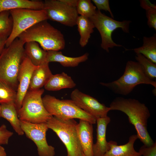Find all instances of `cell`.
Wrapping results in <instances>:
<instances>
[{
    "mask_svg": "<svg viewBox=\"0 0 156 156\" xmlns=\"http://www.w3.org/2000/svg\"><path fill=\"white\" fill-rule=\"evenodd\" d=\"M109 107L110 110L119 111L127 115L129 122L136 129L138 139L144 145L150 146L154 143L147 130L150 113L144 104L134 99L117 97L111 102Z\"/></svg>",
    "mask_w": 156,
    "mask_h": 156,
    "instance_id": "1",
    "label": "cell"
},
{
    "mask_svg": "<svg viewBox=\"0 0 156 156\" xmlns=\"http://www.w3.org/2000/svg\"><path fill=\"white\" fill-rule=\"evenodd\" d=\"M18 38L25 44L30 41L36 42L46 51H59L65 47L63 34L47 20L35 24L21 33Z\"/></svg>",
    "mask_w": 156,
    "mask_h": 156,
    "instance_id": "2",
    "label": "cell"
},
{
    "mask_svg": "<svg viewBox=\"0 0 156 156\" xmlns=\"http://www.w3.org/2000/svg\"><path fill=\"white\" fill-rule=\"evenodd\" d=\"M25 44L17 38L8 47L5 48L0 55V81L6 82L16 91L19 68L26 56Z\"/></svg>",
    "mask_w": 156,
    "mask_h": 156,
    "instance_id": "3",
    "label": "cell"
},
{
    "mask_svg": "<svg viewBox=\"0 0 156 156\" xmlns=\"http://www.w3.org/2000/svg\"><path fill=\"white\" fill-rule=\"evenodd\" d=\"M114 93L122 95L129 94L137 86L149 84L156 88V82L145 74L140 64L137 61L127 62L123 74L118 79L108 82H101Z\"/></svg>",
    "mask_w": 156,
    "mask_h": 156,
    "instance_id": "4",
    "label": "cell"
},
{
    "mask_svg": "<svg viewBox=\"0 0 156 156\" xmlns=\"http://www.w3.org/2000/svg\"><path fill=\"white\" fill-rule=\"evenodd\" d=\"M44 107L51 115L60 119L74 118L87 121L92 124L96 123V119L77 106L71 99L60 100L50 95L42 98Z\"/></svg>",
    "mask_w": 156,
    "mask_h": 156,
    "instance_id": "5",
    "label": "cell"
},
{
    "mask_svg": "<svg viewBox=\"0 0 156 156\" xmlns=\"http://www.w3.org/2000/svg\"><path fill=\"white\" fill-rule=\"evenodd\" d=\"M65 146L68 156H82L83 151L77 134L78 123L74 119L63 120L52 116L46 122Z\"/></svg>",
    "mask_w": 156,
    "mask_h": 156,
    "instance_id": "6",
    "label": "cell"
},
{
    "mask_svg": "<svg viewBox=\"0 0 156 156\" xmlns=\"http://www.w3.org/2000/svg\"><path fill=\"white\" fill-rule=\"evenodd\" d=\"M44 90L40 89L28 90L24 97L21 108L17 111L19 120L34 124L46 122L53 116L44 105L42 96Z\"/></svg>",
    "mask_w": 156,
    "mask_h": 156,
    "instance_id": "7",
    "label": "cell"
},
{
    "mask_svg": "<svg viewBox=\"0 0 156 156\" xmlns=\"http://www.w3.org/2000/svg\"><path fill=\"white\" fill-rule=\"evenodd\" d=\"M90 19L100 34L101 39V46L103 49L107 52H109L110 48L114 47L122 46L114 42L112 37V33L118 28H121L124 32L129 33L131 21L124 20L120 21L115 20L98 10L95 14Z\"/></svg>",
    "mask_w": 156,
    "mask_h": 156,
    "instance_id": "8",
    "label": "cell"
},
{
    "mask_svg": "<svg viewBox=\"0 0 156 156\" xmlns=\"http://www.w3.org/2000/svg\"><path fill=\"white\" fill-rule=\"evenodd\" d=\"M9 12L13 25L11 34L6 40L5 47H8L26 30L39 22L48 20L46 12L43 9H18L10 10Z\"/></svg>",
    "mask_w": 156,
    "mask_h": 156,
    "instance_id": "9",
    "label": "cell"
},
{
    "mask_svg": "<svg viewBox=\"0 0 156 156\" xmlns=\"http://www.w3.org/2000/svg\"><path fill=\"white\" fill-rule=\"evenodd\" d=\"M43 10L48 19L70 27L76 25L78 16L76 8L70 7L60 0H45Z\"/></svg>",
    "mask_w": 156,
    "mask_h": 156,
    "instance_id": "10",
    "label": "cell"
},
{
    "mask_svg": "<svg viewBox=\"0 0 156 156\" xmlns=\"http://www.w3.org/2000/svg\"><path fill=\"white\" fill-rule=\"evenodd\" d=\"M20 122L24 133L36 146L39 156H55L54 147L49 145L47 141L46 132L49 128L46 122L34 124L20 120Z\"/></svg>",
    "mask_w": 156,
    "mask_h": 156,
    "instance_id": "11",
    "label": "cell"
},
{
    "mask_svg": "<svg viewBox=\"0 0 156 156\" xmlns=\"http://www.w3.org/2000/svg\"><path fill=\"white\" fill-rule=\"evenodd\" d=\"M71 100L79 107L96 119L107 116L110 110L107 107L96 99L84 93L78 89L74 90L70 94Z\"/></svg>",
    "mask_w": 156,
    "mask_h": 156,
    "instance_id": "12",
    "label": "cell"
},
{
    "mask_svg": "<svg viewBox=\"0 0 156 156\" xmlns=\"http://www.w3.org/2000/svg\"><path fill=\"white\" fill-rule=\"evenodd\" d=\"M37 67L34 65L26 56L21 64L18 75V85L15 102L17 111L21 107L23 100L28 90L32 74Z\"/></svg>",
    "mask_w": 156,
    "mask_h": 156,
    "instance_id": "13",
    "label": "cell"
},
{
    "mask_svg": "<svg viewBox=\"0 0 156 156\" xmlns=\"http://www.w3.org/2000/svg\"><path fill=\"white\" fill-rule=\"evenodd\" d=\"M111 121L107 116L96 119V140L93 146V156H103L109 149L106 138L107 127Z\"/></svg>",
    "mask_w": 156,
    "mask_h": 156,
    "instance_id": "14",
    "label": "cell"
},
{
    "mask_svg": "<svg viewBox=\"0 0 156 156\" xmlns=\"http://www.w3.org/2000/svg\"><path fill=\"white\" fill-rule=\"evenodd\" d=\"M76 129L83 153L85 156H93L92 124L85 120H79Z\"/></svg>",
    "mask_w": 156,
    "mask_h": 156,
    "instance_id": "15",
    "label": "cell"
},
{
    "mask_svg": "<svg viewBox=\"0 0 156 156\" xmlns=\"http://www.w3.org/2000/svg\"><path fill=\"white\" fill-rule=\"evenodd\" d=\"M138 139L137 134L132 135L129 137L127 143L119 145L116 142L110 141L108 142L109 149L103 156H141L134 148V144Z\"/></svg>",
    "mask_w": 156,
    "mask_h": 156,
    "instance_id": "16",
    "label": "cell"
},
{
    "mask_svg": "<svg viewBox=\"0 0 156 156\" xmlns=\"http://www.w3.org/2000/svg\"><path fill=\"white\" fill-rule=\"evenodd\" d=\"M89 54L86 53L81 56L72 57L66 56L61 51H47L46 62H57L66 67H75L78 66L81 63L86 61L88 59Z\"/></svg>",
    "mask_w": 156,
    "mask_h": 156,
    "instance_id": "17",
    "label": "cell"
},
{
    "mask_svg": "<svg viewBox=\"0 0 156 156\" xmlns=\"http://www.w3.org/2000/svg\"><path fill=\"white\" fill-rule=\"evenodd\" d=\"M43 1L29 0H0V13L4 11L18 9L42 10Z\"/></svg>",
    "mask_w": 156,
    "mask_h": 156,
    "instance_id": "18",
    "label": "cell"
},
{
    "mask_svg": "<svg viewBox=\"0 0 156 156\" xmlns=\"http://www.w3.org/2000/svg\"><path fill=\"white\" fill-rule=\"evenodd\" d=\"M49 63H45L38 66L32 75L28 90L41 89L44 86L53 75Z\"/></svg>",
    "mask_w": 156,
    "mask_h": 156,
    "instance_id": "19",
    "label": "cell"
},
{
    "mask_svg": "<svg viewBox=\"0 0 156 156\" xmlns=\"http://www.w3.org/2000/svg\"><path fill=\"white\" fill-rule=\"evenodd\" d=\"M1 105L0 117L8 120L18 135H23L24 133L21 128L15 103H4L1 104Z\"/></svg>",
    "mask_w": 156,
    "mask_h": 156,
    "instance_id": "20",
    "label": "cell"
},
{
    "mask_svg": "<svg viewBox=\"0 0 156 156\" xmlns=\"http://www.w3.org/2000/svg\"><path fill=\"white\" fill-rule=\"evenodd\" d=\"M76 84L72 78L64 72L53 75L44 86L47 90L56 91L75 87Z\"/></svg>",
    "mask_w": 156,
    "mask_h": 156,
    "instance_id": "21",
    "label": "cell"
},
{
    "mask_svg": "<svg viewBox=\"0 0 156 156\" xmlns=\"http://www.w3.org/2000/svg\"><path fill=\"white\" fill-rule=\"evenodd\" d=\"M24 49L26 56L34 65L38 66L47 63V51L41 48L37 42L30 41L25 43Z\"/></svg>",
    "mask_w": 156,
    "mask_h": 156,
    "instance_id": "22",
    "label": "cell"
},
{
    "mask_svg": "<svg viewBox=\"0 0 156 156\" xmlns=\"http://www.w3.org/2000/svg\"><path fill=\"white\" fill-rule=\"evenodd\" d=\"M76 25L80 35L79 44L81 47H83L88 43L95 27L89 18L81 16H78Z\"/></svg>",
    "mask_w": 156,
    "mask_h": 156,
    "instance_id": "23",
    "label": "cell"
},
{
    "mask_svg": "<svg viewBox=\"0 0 156 156\" xmlns=\"http://www.w3.org/2000/svg\"><path fill=\"white\" fill-rule=\"evenodd\" d=\"M141 47L133 50L136 54H140L156 64V34L150 37L144 36Z\"/></svg>",
    "mask_w": 156,
    "mask_h": 156,
    "instance_id": "24",
    "label": "cell"
},
{
    "mask_svg": "<svg viewBox=\"0 0 156 156\" xmlns=\"http://www.w3.org/2000/svg\"><path fill=\"white\" fill-rule=\"evenodd\" d=\"M135 60L141 65L144 73L151 79L156 78V64L140 54H136Z\"/></svg>",
    "mask_w": 156,
    "mask_h": 156,
    "instance_id": "25",
    "label": "cell"
},
{
    "mask_svg": "<svg viewBox=\"0 0 156 156\" xmlns=\"http://www.w3.org/2000/svg\"><path fill=\"white\" fill-rule=\"evenodd\" d=\"M16 91L6 82L0 81V104L14 103Z\"/></svg>",
    "mask_w": 156,
    "mask_h": 156,
    "instance_id": "26",
    "label": "cell"
},
{
    "mask_svg": "<svg viewBox=\"0 0 156 156\" xmlns=\"http://www.w3.org/2000/svg\"><path fill=\"white\" fill-rule=\"evenodd\" d=\"M141 7L146 11L147 19V24L151 28L156 30V5L152 3L149 1H140Z\"/></svg>",
    "mask_w": 156,
    "mask_h": 156,
    "instance_id": "27",
    "label": "cell"
},
{
    "mask_svg": "<svg viewBox=\"0 0 156 156\" xmlns=\"http://www.w3.org/2000/svg\"><path fill=\"white\" fill-rule=\"evenodd\" d=\"M76 9L78 14L89 18L96 11V7L90 0H78Z\"/></svg>",
    "mask_w": 156,
    "mask_h": 156,
    "instance_id": "28",
    "label": "cell"
},
{
    "mask_svg": "<svg viewBox=\"0 0 156 156\" xmlns=\"http://www.w3.org/2000/svg\"><path fill=\"white\" fill-rule=\"evenodd\" d=\"M13 25L12 19L9 11H3L0 13V34L10 35Z\"/></svg>",
    "mask_w": 156,
    "mask_h": 156,
    "instance_id": "29",
    "label": "cell"
},
{
    "mask_svg": "<svg viewBox=\"0 0 156 156\" xmlns=\"http://www.w3.org/2000/svg\"><path fill=\"white\" fill-rule=\"evenodd\" d=\"M13 134L12 132L7 129L5 125H2L0 127V144H8L9 138Z\"/></svg>",
    "mask_w": 156,
    "mask_h": 156,
    "instance_id": "30",
    "label": "cell"
},
{
    "mask_svg": "<svg viewBox=\"0 0 156 156\" xmlns=\"http://www.w3.org/2000/svg\"><path fill=\"white\" fill-rule=\"evenodd\" d=\"M141 156H156V142L150 146L143 145L138 152Z\"/></svg>",
    "mask_w": 156,
    "mask_h": 156,
    "instance_id": "31",
    "label": "cell"
},
{
    "mask_svg": "<svg viewBox=\"0 0 156 156\" xmlns=\"http://www.w3.org/2000/svg\"><path fill=\"white\" fill-rule=\"evenodd\" d=\"M92 1L94 3L98 9V10H101L108 12L111 15L112 18H114V15L110 9L109 1L108 0H92Z\"/></svg>",
    "mask_w": 156,
    "mask_h": 156,
    "instance_id": "32",
    "label": "cell"
},
{
    "mask_svg": "<svg viewBox=\"0 0 156 156\" xmlns=\"http://www.w3.org/2000/svg\"><path fill=\"white\" fill-rule=\"evenodd\" d=\"M9 36L6 34H0V55L5 47L6 41Z\"/></svg>",
    "mask_w": 156,
    "mask_h": 156,
    "instance_id": "33",
    "label": "cell"
},
{
    "mask_svg": "<svg viewBox=\"0 0 156 156\" xmlns=\"http://www.w3.org/2000/svg\"><path fill=\"white\" fill-rule=\"evenodd\" d=\"M61 1L68 6L76 8L78 0H60Z\"/></svg>",
    "mask_w": 156,
    "mask_h": 156,
    "instance_id": "34",
    "label": "cell"
},
{
    "mask_svg": "<svg viewBox=\"0 0 156 156\" xmlns=\"http://www.w3.org/2000/svg\"><path fill=\"white\" fill-rule=\"evenodd\" d=\"M0 156H7V154L4 148L0 144Z\"/></svg>",
    "mask_w": 156,
    "mask_h": 156,
    "instance_id": "35",
    "label": "cell"
},
{
    "mask_svg": "<svg viewBox=\"0 0 156 156\" xmlns=\"http://www.w3.org/2000/svg\"><path fill=\"white\" fill-rule=\"evenodd\" d=\"M1 104H0V117L1 116Z\"/></svg>",
    "mask_w": 156,
    "mask_h": 156,
    "instance_id": "36",
    "label": "cell"
},
{
    "mask_svg": "<svg viewBox=\"0 0 156 156\" xmlns=\"http://www.w3.org/2000/svg\"><path fill=\"white\" fill-rule=\"evenodd\" d=\"M82 156H85L84 155V154L83 153Z\"/></svg>",
    "mask_w": 156,
    "mask_h": 156,
    "instance_id": "37",
    "label": "cell"
},
{
    "mask_svg": "<svg viewBox=\"0 0 156 156\" xmlns=\"http://www.w3.org/2000/svg\"></svg>",
    "mask_w": 156,
    "mask_h": 156,
    "instance_id": "38",
    "label": "cell"
}]
</instances>
